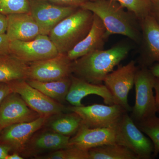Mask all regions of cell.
Here are the masks:
<instances>
[{
    "instance_id": "obj_12",
    "label": "cell",
    "mask_w": 159,
    "mask_h": 159,
    "mask_svg": "<svg viewBox=\"0 0 159 159\" xmlns=\"http://www.w3.org/2000/svg\"><path fill=\"white\" fill-rule=\"evenodd\" d=\"M48 118L40 116L31 122L17 123L3 129L0 133V144L9 147L11 152L21 155L34 134L43 127Z\"/></svg>"
},
{
    "instance_id": "obj_23",
    "label": "cell",
    "mask_w": 159,
    "mask_h": 159,
    "mask_svg": "<svg viewBox=\"0 0 159 159\" xmlns=\"http://www.w3.org/2000/svg\"><path fill=\"white\" fill-rule=\"evenodd\" d=\"M88 153L89 159H139L132 151L118 143L91 148Z\"/></svg>"
},
{
    "instance_id": "obj_31",
    "label": "cell",
    "mask_w": 159,
    "mask_h": 159,
    "mask_svg": "<svg viewBox=\"0 0 159 159\" xmlns=\"http://www.w3.org/2000/svg\"><path fill=\"white\" fill-rule=\"evenodd\" d=\"M150 15L159 25V0L152 2Z\"/></svg>"
},
{
    "instance_id": "obj_13",
    "label": "cell",
    "mask_w": 159,
    "mask_h": 159,
    "mask_svg": "<svg viewBox=\"0 0 159 159\" xmlns=\"http://www.w3.org/2000/svg\"><path fill=\"white\" fill-rule=\"evenodd\" d=\"M71 137L62 135L43 127L32 137L21 155L24 158L34 157L70 147Z\"/></svg>"
},
{
    "instance_id": "obj_24",
    "label": "cell",
    "mask_w": 159,
    "mask_h": 159,
    "mask_svg": "<svg viewBox=\"0 0 159 159\" xmlns=\"http://www.w3.org/2000/svg\"><path fill=\"white\" fill-rule=\"evenodd\" d=\"M136 124L151 140L154 146L153 157H157L159 153V117L154 116Z\"/></svg>"
},
{
    "instance_id": "obj_1",
    "label": "cell",
    "mask_w": 159,
    "mask_h": 159,
    "mask_svg": "<svg viewBox=\"0 0 159 159\" xmlns=\"http://www.w3.org/2000/svg\"><path fill=\"white\" fill-rule=\"evenodd\" d=\"M127 44H119L107 50L91 52L72 61V75L94 84H102L106 76L127 57Z\"/></svg>"
},
{
    "instance_id": "obj_5",
    "label": "cell",
    "mask_w": 159,
    "mask_h": 159,
    "mask_svg": "<svg viewBox=\"0 0 159 159\" xmlns=\"http://www.w3.org/2000/svg\"><path fill=\"white\" fill-rule=\"evenodd\" d=\"M117 127L118 144L129 148L139 159L153 157V143L139 129L128 112L124 114Z\"/></svg>"
},
{
    "instance_id": "obj_32",
    "label": "cell",
    "mask_w": 159,
    "mask_h": 159,
    "mask_svg": "<svg viewBox=\"0 0 159 159\" xmlns=\"http://www.w3.org/2000/svg\"><path fill=\"white\" fill-rule=\"evenodd\" d=\"M154 90L155 91V95L156 105L157 113H159V77H156L154 84Z\"/></svg>"
},
{
    "instance_id": "obj_7",
    "label": "cell",
    "mask_w": 159,
    "mask_h": 159,
    "mask_svg": "<svg viewBox=\"0 0 159 159\" xmlns=\"http://www.w3.org/2000/svg\"><path fill=\"white\" fill-rule=\"evenodd\" d=\"M8 84L12 92L18 94L27 105L40 116L49 118L68 111L67 107L34 88L26 80H17Z\"/></svg>"
},
{
    "instance_id": "obj_20",
    "label": "cell",
    "mask_w": 159,
    "mask_h": 159,
    "mask_svg": "<svg viewBox=\"0 0 159 159\" xmlns=\"http://www.w3.org/2000/svg\"><path fill=\"white\" fill-rule=\"evenodd\" d=\"M29 63L14 54L0 55V84L28 79Z\"/></svg>"
},
{
    "instance_id": "obj_36",
    "label": "cell",
    "mask_w": 159,
    "mask_h": 159,
    "mask_svg": "<svg viewBox=\"0 0 159 159\" xmlns=\"http://www.w3.org/2000/svg\"><path fill=\"white\" fill-rule=\"evenodd\" d=\"M24 157H22L20 154L16 152H11V154H9L7 157V159H23Z\"/></svg>"
},
{
    "instance_id": "obj_2",
    "label": "cell",
    "mask_w": 159,
    "mask_h": 159,
    "mask_svg": "<svg viewBox=\"0 0 159 159\" xmlns=\"http://www.w3.org/2000/svg\"><path fill=\"white\" fill-rule=\"evenodd\" d=\"M80 8L92 11L104 24L109 36L120 34L140 44L142 32L140 23L133 14L126 11L119 3L113 0H91Z\"/></svg>"
},
{
    "instance_id": "obj_16",
    "label": "cell",
    "mask_w": 159,
    "mask_h": 159,
    "mask_svg": "<svg viewBox=\"0 0 159 159\" xmlns=\"http://www.w3.org/2000/svg\"><path fill=\"white\" fill-rule=\"evenodd\" d=\"M117 125L90 128L82 124L77 133L70 138V146L89 151L98 146L117 143Z\"/></svg>"
},
{
    "instance_id": "obj_30",
    "label": "cell",
    "mask_w": 159,
    "mask_h": 159,
    "mask_svg": "<svg viewBox=\"0 0 159 159\" xmlns=\"http://www.w3.org/2000/svg\"><path fill=\"white\" fill-rule=\"evenodd\" d=\"M12 92L8 84H0V106L4 99Z\"/></svg>"
},
{
    "instance_id": "obj_35",
    "label": "cell",
    "mask_w": 159,
    "mask_h": 159,
    "mask_svg": "<svg viewBox=\"0 0 159 159\" xmlns=\"http://www.w3.org/2000/svg\"><path fill=\"white\" fill-rule=\"evenodd\" d=\"M149 68L155 77H159V63L152 65Z\"/></svg>"
},
{
    "instance_id": "obj_21",
    "label": "cell",
    "mask_w": 159,
    "mask_h": 159,
    "mask_svg": "<svg viewBox=\"0 0 159 159\" xmlns=\"http://www.w3.org/2000/svg\"><path fill=\"white\" fill-rule=\"evenodd\" d=\"M82 124V119L79 115L71 112L49 117L43 127L62 135L71 137L77 133Z\"/></svg>"
},
{
    "instance_id": "obj_38",
    "label": "cell",
    "mask_w": 159,
    "mask_h": 159,
    "mask_svg": "<svg viewBox=\"0 0 159 159\" xmlns=\"http://www.w3.org/2000/svg\"><path fill=\"white\" fill-rule=\"evenodd\" d=\"M2 129L1 128V127H0V133H1V131L2 130Z\"/></svg>"
},
{
    "instance_id": "obj_27",
    "label": "cell",
    "mask_w": 159,
    "mask_h": 159,
    "mask_svg": "<svg viewBox=\"0 0 159 159\" xmlns=\"http://www.w3.org/2000/svg\"><path fill=\"white\" fill-rule=\"evenodd\" d=\"M30 12L29 0H0V13L2 14L7 16Z\"/></svg>"
},
{
    "instance_id": "obj_22",
    "label": "cell",
    "mask_w": 159,
    "mask_h": 159,
    "mask_svg": "<svg viewBox=\"0 0 159 159\" xmlns=\"http://www.w3.org/2000/svg\"><path fill=\"white\" fill-rule=\"evenodd\" d=\"M72 76V75H71ZM28 83L51 99L62 103L66 101V98L71 84V76L55 81L42 82L28 80Z\"/></svg>"
},
{
    "instance_id": "obj_25",
    "label": "cell",
    "mask_w": 159,
    "mask_h": 159,
    "mask_svg": "<svg viewBox=\"0 0 159 159\" xmlns=\"http://www.w3.org/2000/svg\"><path fill=\"white\" fill-rule=\"evenodd\" d=\"M119 3L139 20L150 14L151 0H113Z\"/></svg>"
},
{
    "instance_id": "obj_4",
    "label": "cell",
    "mask_w": 159,
    "mask_h": 159,
    "mask_svg": "<svg viewBox=\"0 0 159 159\" xmlns=\"http://www.w3.org/2000/svg\"><path fill=\"white\" fill-rule=\"evenodd\" d=\"M155 78L149 68H138L134 82L135 102L130 116L136 124L156 116L157 113L153 93Z\"/></svg>"
},
{
    "instance_id": "obj_34",
    "label": "cell",
    "mask_w": 159,
    "mask_h": 159,
    "mask_svg": "<svg viewBox=\"0 0 159 159\" xmlns=\"http://www.w3.org/2000/svg\"><path fill=\"white\" fill-rule=\"evenodd\" d=\"M10 152L11 148L8 146L0 144V159H7Z\"/></svg>"
},
{
    "instance_id": "obj_3",
    "label": "cell",
    "mask_w": 159,
    "mask_h": 159,
    "mask_svg": "<svg viewBox=\"0 0 159 159\" xmlns=\"http://www.w3.org/2000/svg\"><path fill=\"white\" fill-rule=\"evenodd\" d=\"M94 14L79 8L55 26L48 36L58 53L66 54L82 40L90 30Z\"/></svg>"
},
{
    "instance_id": "obj_29",
    "label": "cell",
    "mask_w": 159,
    "mask_h": 159,
    "mask_svg": "<svg viewBox=\"0 0 159 159\" xmlns=\"http://www.w3.org/2000/svg\"><path fill=\"white\" fill-rule=\"evenodd\" d=\"M10 43L6 33L0 34V55L10 54Z\"/></svg>"
},
{
    "instance_id": "obj_11",
    "label": "cell",
    "mask_w": 159,
    "mask_h": 159,
    "mask_svg": "<svg viewBox=\"0 0 159 159\" xmlns=\"http://www.w3.org/2000/svg\"><path fill=\"white\" fill-rule=\"evenodd\" d=\"M10 53L28 63L48 59L59 54L48 35L40 34L29 41H11Z\"/></svg>"
},
{
    "instance_id": "obj_14",
    "label": "cell",
    "mask_w": 159,
    "mask_h": 159,
    "mask_svg": "<svg viewBox=\"0 0 159 159\" xmlns=\"http://www.w3.org/2000/svg\"><path fill=\"white\" fill-rule=\"evenodd\" d=\"M40 116L18 94L12 92L0 106V127L3 129L13 124L31 122Z\"/></svg>"
},
{
    "instance_id": "obj_15",
    "label": "cell",
    "mask_w": 159,
    "mask_h": 159,
    "mask_svg": "<svg viewBox=\"0 0 159 159\" xmlns=\"http://www.w3.org/2000/svg\"><path fill=\"white\" fill-rule=\"evenodd\" d=\"M142 40L141 66L150 68L159 62V25L150 14L139 20Z\"/></svg>"
},
{
    "instance_id": "obj_18",
    "label": "cell",
    "mask_w": 159,
    "mask_h": 159,
    "mask_svg": "<svg viewBox=\"0 0 159 159\" xmlns=\"http://www.w3.org/2000/svg\"><path fill=\"white\" fill-rule=\"evenodd\" d=\"M89 95L102 97L107 105L115 104L112 96L105 85L91 83L72 75L71 84L66 97V101L74 106H82V99Z\"/></svg>"
},
{
    "instance_id": "obj_10",
    "label": "cell",
    "mask_w": 159,
    "mask_h": 159,
    "mask_svg": "<svg viewBox=\"0 0 159 159\" xmlns=\"http://www.w3.org/2000/svg\"><path fill=\"white\" fill-rule=\"evenodd\" d=\"M71 65L67 54L61 53L48 59L29 63L27 80L48 82L68 78L72 75Z\"/></svg>"
},
{
    "instance_id": "obj_33",
    "label": "cell",
    "mask_w": 159,
    "mask_h": 159,
    "mask_svg": "<svg viewBox=\"0 0 159 159\" xmlns=\"http://www.w3.org/2000/svg\"><path fill=\"white\" fill-rule=\"evenodd\" d=\"M7 28V16L0 13V34L6 33Z\"/></svg>"
},
{
    "instance_id": "obj_26",
    "label": "cell",
    "mask_w": 159,
    "mask_h": 159,
    "mask_svg": "<svg viewBox=\"0 0 159 159\" xmlns=\"http://www.w3.org/2000/svg\"><path fill=\"white\" fill-rule=\"evenodd\" d=\"M37 159H89L88 151L74 146L62 148L39 156Z\"/></svg>"
},
{
    "instance_id": "obj_6",
    "label": "cell",
    "mask_w": 159,
    "mask_h": 159,
    "mask_svg": "<svg viewBox=\"0 0 159 159\" xmlns=\"http://www.w3.org/2000/svg\"><path fill=\"white\" fill-rule=\"evenodd\" d=\"M68 111L74 112L80 117L83 125L90 128H104L118 125L123 115L127 112L117 104H100L67 107Z\"/></svg>"
},
{
    "instance_id": "obj_37",
    "label": "cell",
    "mask_w": 159,
    "mask_h": 159,
    "mask_svg": "<svg viewBox=\"0 0 159 159\" xmlns=\"http://www.w3.org/2000/svg\"><path fill=\"white\" fill-rule=\"evenodd\" d=\"M157 1V0H151L152 2H155V1Z\"/></svg>"
},
{
    "instance_id": "obj_17",
    "label": "cell",
    "mask_w": 159,
    "mask_h": 159,
    "mask_svg": "<svg viewBox=\"0 0 159 159\" xmlns=\"http://www.w3.org/2000/svg\"><path fill=\"white\" fill-rule=\"evenodd\" d=\"M109 37L102 20L94 14L93 24L88 34L66 53L68 57L70 60L73 61L93 51L103 50L106 40Z\"/></svg>"
},
{
    "instance_id": "obj_8",
    "label": "cell",
    "mask_w": 159,
    "mask_h": 159,
    "mask_svg": "<svg viewBox=\"0 0 159 159\" xmlns=\"http://www.w3.org/2000/svg\"><path fill=\"white\" fill-rule=\"evenodd\" d=\"M138 68L135 62L131 61L126 65L112 71L103 81L112 96L114 104L120 106L127 112L132 111L128 102V94L134 85Z\"/></svg>"
},
{
    "instance_id": "obj_28",
    "label": "cell",
    "mask_w": 159,
    "mask_h": 159,
    "mask_svg": "<svg viewBox=\"0 0 159 159\" xmlns=\"http://www.w3.org/2000/svg\"><path fill=\"white\" fill-rule=\"evenodd\" d=\"M51 2L64 6L79 8L84 3L91 0H48Z\"/></svg>"
},
{
    "instance_id": "obj_19",
    "label": "cell",
    "mask_w": 159,
    "mask_h": 159,
    "mask_svg": "<svg viewBox=\"0 0 159 159\" xmlns=\"http://www.w3.org/2000/svg\"><path fill=\"white\" fill-rule=\"evenodd\" d=\"M7 16L6 34L10 41L31 40L40 34L39 27L30 12L14 13Z\"/></svg>"
},
{
    "instance_id": "obj_9",
    "label": "cell",
    "mask_w": 159,
    "mask_h": 159,
    "mask_svg": "<svg viewBox=\"0 0 159 159\" xmlns=\"http://www.w3.org/2000/svg\"><path fill=\"white\" fill-rule=\"evenodd\" d=\"M29 2L30 13L39 27L40 34L43 35H48L58 23L79 8L60 6L48 0H29Z\"/></svg>"
}]
</instances>
